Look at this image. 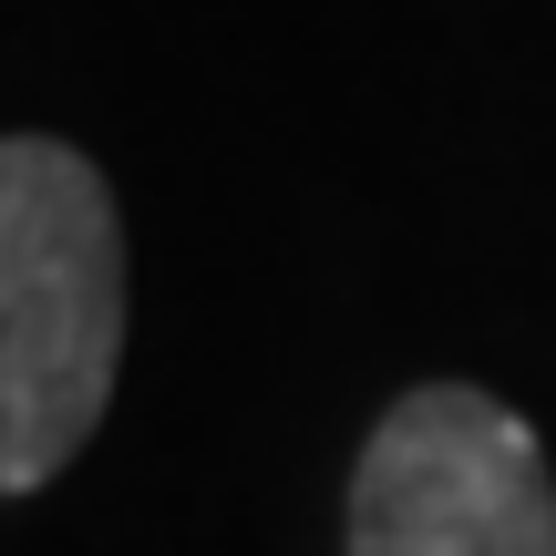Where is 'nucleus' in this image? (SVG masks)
<instances>
[{
	"label": "nucleus",
	"mask_w": 556,
	"mask_h": 556,
	"mask_svg": "<svg viewBox=\"0 0 556 556\" xmlns=\"http://www.w3.org/2000/svg\"><path fill=\"white\" fill-rule=\"evenodd\" d=\"M351 556H556V475L526 413L475 381L402 392L361 443Z\"/></svg>",
	"instance_id": "nucleus-2"
},
{
	"label": "nucleus",
	"mask_w": 556,
	"mask_h": 556,
	"mask_svg": "<svg viewBox=\"0 0 556 556\" xmlns=\"http://www.w3.org/2000/svg\"><path fill=\"white\" fill-rule=\"evenodd\" d=\"M124 371V217L93 155L0 135V495L93 443Z\"/></svg>",
	"instance_id": "nucleus-1"
}]
</instances>
